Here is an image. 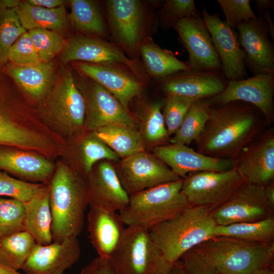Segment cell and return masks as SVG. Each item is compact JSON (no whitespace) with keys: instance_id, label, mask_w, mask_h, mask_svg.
<instances>
[{"instance_id":"cell-1","label":"cell","mask_w":274,"mask_h":274,"mask_svg":"<svg viewBox=\"0 0 274 274\" xmlns=\"http://www.w3.org/2000/svg\"><path fill=\"white\" fill-rule=\"evenodd\" d=\"M265 119L255 106L241 101L210 106V117L195 142L198 152L234 160L262 132Z\"/></svg>"},{"instance_id":"cell-2","label":"cell","mask_w":274,"mask_h":274,"mask_svg":"<svg viewBox=\"0 0 274 274\" xmlns=\"http://www.w3.org/2000/svg\"><path fill=\"white\" fill-rule=\"evenodd\" d=\"M49 187L53 241L77 237L82 230L89 204L86 179L62 163L55 170Z\"/></svg>"},{"instance_id":"cell-3","label":"cell","mask_w":274,"mask_h":274,"mask_svg":"<svg viewBox=\"0 0 274 274\" xmlns=\"http://www.w3.org/2000/svg\"><path fill=\"white\" fill-rule=\"evenodd\" d=\"M217 225L208 209L190 206L149 231L166 259L173 264L187 252L215 236Z\"/></svg>"},{"instance_id":"cell-4","label":"cell","mask_w":274,"mask_h":274,"mask_svg":"<svg viewBox=\"0 0 274 274\" xmlns=\"http://www.w3.org/2000/svg\"><path fill=\"white\" fill-rule=\"evenodd\" d=\"M219 274H257L273 267L274 242L215 236L192 249Z\"/></svg>"},{"instance_id":"cell-5","label":"cell","mask_w":274,"mask_h":274,"mask_svg":"<svg viewBox=\"0 0 274 274\" xmlns=\"http://www.w3.org/2000/svg\"><path fill=\"white\" fill-rule=\"evenodd\" d=\"M182 184L180 179L129 195L127 206L119 211L124 224L149 230L176 216L190 206Z\"/></svg>"},{"instance_id":"cell-6","label":"cell","mask_w":274,"mask_h":274,"mask_svg":"<svg viewBox=\"0 0 274 274\" xmlns=\"http://www.w3.org/2000/svg\"><path fill=\"white\" fill-rule=\"evenodd\" d=\"M106 14L113 43L138 61L142 42L157 26L156 16L146 3L139 0L107 1Z\"/></svg>"},{"instance_id":"cell-7","label":"cell","mask_w":274,"mask_h":274,"mask_svg":"<svg viewBox=\"0 0 274 274\" xmlns=\"http://www.w3.org/2000/svg\"><path fill=\"white\" fill-rule=\"evenodd\" d=\"M110 259L117 274H167L173 265L149 230L133 226L125 227Z\"/></svg>"},{"instance_id":"cell-8","label":"cell","mask_w":274,"mask_h":274,"mask_svg":"<svg viewBox=\"0 0 274 274\" xmlns=\"http://www.w3.org/2000/svg\"><path fill=\"white\" fill-rule=\"evenodd\" d=\"M245 182L236 169L200 172L182 179L181 192L190 206L203 207L211 212L225 202Z\"/></svg>"},{"instance_id":"cell-9","label":"cell","mask_w":274,"mask_h":274,"mask_svg":"<svg viewBox=\"0 0 274 274\" xmlns=\"http://www.w3.org/2000/svg\"><path fill=\"white\" fill-rule=\"evenodd\" d=\"M75 80L85 101L86 129L94 131L112 124L135 128L132 116L106 88L86 76Z\"/></svg>"},{"instance_id":"cell-10","label":"cell","mask_w":274,"mask_h":274,"mask_svg":"<svg viewBox=\"0 0 274 274\" xmlns=\"http://www.w3.org/2000/svg\"><path fill=\"white\" fill-rule=\"evenodd\" d=\"M64 63L73 61L119 65L130 71L143 82L145 71L138 61L129 58L113 43L96 37L80 35L70 39L64 47L61 56Z\"/></svg>"},{"instance_id":"cell-11","label":"cell","mask_w":274,"mask_h":274,"mask_svg":"<svg viewBox=\"0 0 274 274\" xmlns=\"http://www.w3.org/2000/svg\"><path fill=\"white\" fill-rule=\"evenodd\" d=\"M114 166L129 195L181 179L154 154L146 151L122 158Z\"/></svg>"},{"instance_id":"cell-12","label":"cell","mask_w":274,"mask_h":274,"mask_svg":"<svg viewBox=\"0 0 274 274\" xmlns=\"http://www.w3.org/2000/svg\"><path fill=\"white\" fill-rule=\"evenodd\" d=\"M264 186L244 182L223 204L210 212L217 225L255 222L273 215Z\"/></svg>"},{"instance_id":"cell-13","label":"cell","mask_w":274,"mask_h":274,"mask_svg":"<svg viewBox=\"0 0 274 274\" xmlns=\"http://www.w3.org/2000/svg\"><path fill=\"white\" fill-rule=\"evenodd\" d=\"M274 75L259 74L247 79L227 81L224 90L212 97L206 98L210 106L241 101L252 105L264 116L265 123L274 120Z\"/></svg>"},{"instance_id":"cell-14","label":"cell","mask_w":274,"mask_h":274,"mask_svg":"<svg viewBox=\"0 0 274 274\" xmlns=\"http://www.w3.org/2000/svg\"><path fill=\"white\" fill-rule=\"evenodd\" d=\"M49 114L55 124L68 135L79 134L84 128L85 104L70 71L53 89L48 102Z\"/></svg>"},{"instance_id":"cell-15","label":"cell","mask_w":274,"mask_h":274,"mask_svg":"<svg viewBox=\"0 0 274 274\" xmlns=\"http://www.w3.org/2000/svg\"><path fill=\"white\" fill-rule=\"evenodd\" d=\"M174 28L188 54L186 62L194 71L221 72L219 57L200 16L180 20Z\"/></svg>"},{"instance_id":"cell-16","label":"cell","mask_w":274,"mask_h":274,"mask_svg":"<svg viewBox=\"0 0 274 274\" xmlns=\"http://www.w3.org/2000/svg\"><path fill=\"white\" fill-rule=\"evenodd\" d=\"M202 19L219 57L225 78L227 81L245 79L247 76L246 54L237 33L220 19L218 14H210L204 6Z\"/></svg>"},{"instance_id":"cell-17","label":"cell","mask_w":274,"mask_h":274,"mask_svg":"<svg viewBox=\"0 0 274 274\" xmlns=\"http://www.w3.org/2000/svg\"><path fill=\"white\" fill-rule=\"evenodd\" d=\"M234 167L245 182L265 186L274 180V129L262 132L234 159Z\"/></svg>"},{"instance_id":"cell-18","label":"cell","mask_w":274,"mask_h":274,"mask_svg":"<svg viewBox=\"0 0 274 274\" xmlns=\"http://www.w3.org/2000/svg\"><path fill=\"white\" fill-rule=\"evenodd\" d=\"M237 29L246 54V67L254 75H274V48L261 16L241 23Z\"/></svg>"},{"instance_id":"cell-19","label":"cell","mask_w":274,"mask_h":274,"mask_svg":"<svg viewBox=\"0 0 274 274\" xmlns=\"http://www.w3.org/2000/svg\"><path fill=\"white\" fill-rule=\"evenodd\" d=\"M152 153L181 179L200 172H222L234 167V160L214 158L187 145L170 144L152 148Z\"/></svg>"},{"instance_id":"cell-20","label":"cell","mask_w":274,"mask_h":274,"mask_svg":"<svg viewBox=\"0 0 274 274\" xmlns=\"http://www.w3.org/2000/svg\"><path fill=\"white\" fill-rule=\"evenodd\" d=\"M76 66L109 91L128 112L130 102L142 92L143 82L122 66L83 62L76 63Z\"/></svg>"},{"instance_id":"cell-21","label":"cell","mask_w":274,"mask_h":274,"mask_svg":"<svg viewBox=\"0 0 274 274\" xmlns=\"http://www.w3.org/2000/svg\"><path fill=\"white\" fill-rule=\"evenodd\" d=\"M86 179L90 207L117 212L127 206L129 195L124 189L111 161L104 160L98 162Z\"/></svg>"},{"instance_id":"cell-22","label":"cell","mask_w":274,"mask_h":274,"mask_svg":"<svg viewBox=\"0 0 274 274\" xmlns=\"http://www.w3.org/2000/svg\"><path fill=\"white\" fill-rule=\"evenodd\" d=\"M80 255L77 237L45 245L37 244L22 269L26 274H64L78 261Z\"/></svg>"},{"instance_id":"cell-23","label":"cell","mask_w":274,"mask_h":274,"mask_svg":"<svg viewBox=\"0 0 274 274\" xmlns=\"http://www.w3.org/2000/svg\"><path fill=\"white\" fill-rule=\"evenodd\" d=\"M222 72H200L190 69L160 79V87L166 96L177 95L205 99L216 96L226 88Z\"/></svg>"},{"instance_id":"cell-24","label":"cell","mask_w":274,"mask_h":274,"mask_svg":"<svg viewBox=\"0 0 274 274\" xmlns=\"http://www.w3.org/2000/svg\"><path fill=\"white\" fill-rule=\"evenodd\" d=\"M87 221L89 238L98 256L110 258L125 228L119 213L90 207Z\"/></svg>"},{"instance_id":"cell-25","label":"cell","mask_w":274,"mask_h":274,"mask_svg":"<svg viewBox=\"0 0 274 274\" xmlns=\"http://www.w3.org/2000/svg\"><path fill=\"white\" fill-rule=\"evenodd\" d=\"M0 169L25 179L50 181L54 166L42 156L19 150L0 149Z\"/></svg>"},{"instance_id":"cell-26","label":"cell","mask_w":274,"mask_h":274,"mask_svg":"<svg viewBox=\"0 0 274 274\" xmlns=\"http://www.w3.org/2000/svg\"><path fill=\"white\" fill-rule=\"evenodd\" d=\"M49 198V187L45 192L25 203L24 230L38 245H47L53 241Z\"/></svg>"},{"instance_id":"cell-27","label":"cell","mask_w":274,"mask_h":274,"mask_svg":"<svg viewBox=\"0 0 274 274\" xmlns=\"http://www.w3.org/2000/svg\"><path fill=\"white\" fill-rule=\"evenodd\" d=\"M139 55L145 72L151 77L159 80L189 69L185 62L178 59L171 51L161 48L151 36L142 42Z\"/></svg>"},{"instance_id":"cell-28","label":"cell","mask_w":274,"mask_h":274,"mask_svg":"<svg viewBox=\"0 0 274 274\" xmlns=\"http://www.w3.org/2000/svg\"><path fill=\"white\" fill-rule=\"evenodd\" d=\"M19 20L26 30L36 28L61 31L67 25L64 6L47 9L30 4L27 1L19 2L16 7Z\"/></svg>"},{"instance_id":"cell-29","label":"cell","mask_w":274,"mask_h":274,"mask_svg":"<svg viewBox=\"0 0 274 274\" xmlns=\"http://www.w3.org/2000/svg\"><path fill=\"white\" fill-rule=\"evenodd\" d=\"M95 131L98 138L122 159L145 151V144L136 128L112 124Z\"/></svg>"},{"instance_id":"cell-30","label":"cell","mask_w":274,"mask_h":274,"mask_svg":"<svg viewBox=\"0 0 274 274\" xmlns=\"http://www.w3.org/2000/svg\"><path fill=\"white\" fill-rule=\"evenodd\" d=\"M54 71L52 62H42L19 66L11 65L8 72L14 80L29 95L40 98L47 91Z\"/></svg>"},{"instance_id":"cell-31","label":"cell","mask_w":274,"mask_h":274,"mask_svg":"<svg viewBox=\"0 0 274 274\" xmlns=\"http://www.w3.org/2000/svg\"><path fill=\"white\" fill-rule=\"evenodd\" d=\"M68 18L75 28L84 34L103 37L108 34L106 23L97 3L90 0H71Z\"/></svg>"},{"instance_id":"cell-32","label":"cell","mask_w":274,"mask_h":274,"mask_svg":"<svg viewBox=\"0 0 274 274\" xmlns=\"http://www.w3.org/2000/svg\"><path fill=\"white\" fill-rule=\"evenodd\" d=\"M215 234L250 242H272L274 238V217L271 216L255 222L217 225Z\"/></svg>"},{"instance_id":"cell-33","label":"cell","mask_w":274,"mask_h":274,"mask_svg":"<svg viewBox=\"0 0 274 274\" xmlns=\"http://www.w3.org/2000/svg\"><path fill=\"white\" fill-rule=\"evenodd\" d=\"M210 113V106L206 98L194 102L178 129L169 138L170 144L188 146L193 141L195 142L209 119Z\"/></svg>"},{"instance_id":"cell-34","label":"cell","mask_w":274,"mask_h":274,"mask_svg":"<svg viewBox=\"0 0 274 274\" xmlns=\"http://www.w3.org/2000/svg\"><path fill=\"white\" fill-rule=\"evenodd\" d=\"M163 104V99L154 101L146 104L142 110L139 131L145 145L153 148L166 145L169 140L161 111Z\"/></svg>"},{"instance_id":"cell-35","label":"cell","mask_w":274,"mask_h":274,"mask_svg":"<svg viewBox=\"0 0 274 274\" xmlns=\"http://www.w3.org/2000/svg\"><path fill=\"white\" fill-rule=\"evenodd\" d=\"M36 245L24 230L4 236L0 238V262L16 270L22 269Z\"/></svg>"},{"instance_id":"cell-36","label":"cell","mask_w":274,"mask_h":274,"mask_svg":"<svg viewBox=\"0 0 274 274\" xmlns=\"http://www.w3.org/2000/svg\"><path fill=\"white\" fill-rule=\"evenodd\" d=\"M78 152L85 179L98 162L104 160L111 162L120 160L118 155L98 138L95 130L90 131L81 140Z\"/></svg>"},{"instance_id":"cell-37","label":"cell","mask_w":274,"mask_h":274,"mask_svg":"<svg viewBox=\"0 0 274 274\" xmlns=\"http://www.w3.org/2000/svg\"><path fill=\"white\" fill-rule=\"evenodd\" d=\"M49 185L24 181L0 171V196L19 200L26 203L45 192Z\"/></svg>"},{"instance_id":"cell-38","label":"cell","mask_w":274,"mask_h":274,"mask_svg":"<svg viewBox=\"0 0 274 274\" xmlns=\"http://www.w3.org/2000/svg\"><path fill=\"white\" fill-rule=\"evenodd\" d=\"M200 16L193 0H166L156 16L158 24L164 30L175 27L180 20Z\"/></svg>"},{"instance_id":"cell-39","label":"cell","mask_w":274,"mask_h":274,"mask_svg":"<svg viewBox=\"0 0 274 274\" xmlns=\"http://www.w3.org/2000/svg\"><path fill=\"white\" fill-rule=\"evenodd\" d=\"M25 203L0 196V238L24 230Z\"/></svg>"},{"instance_id":"cell-40","label":"cell","mask_w":274,"mask_h":274,"mask_svg":"<svg viewBox=\"0 0 274 274\" xmlns=\"http://www.w3.org/2000/svg\"><path fill=\"white\" fill-rule=\"evenodd\" d=\"M26 32L20 23L16 8L4 10L0 24V63L8 60L9 51L12 45Z\"/></svg>"},{"instance_id":"cell-41","label":"cell","mask_w":274,"mask_h":274,"mask_svg":"<svg viewBox=\"0 0 274 274\" xmlns=\"http://www.w3.org/2000/svg\"><path fill=\"white\" fill-rule=\"evenodd\" d=\"M28 32L42 62H50L65 44L64 39L55 31L36 28Z\"/></svg>"},{"instance_id":"cell-42","label":"cell","mask_w":274,"mask_h":274,"mask_svg":"<svg viewBox=\"0 0 274 274\" xmlns=\"http://www.w3.org/2000/svg\"><path fill=\"white\" fill-rule=\"evenodd\" d=\"M197 100L199 99L177 95L165 96L162 115L169 136L176 133L189 108Z\"/></svg>"},{"instance_id":"cell-43","label":"cell","mask_w":274,"mask_h":274,"mask_svg":"<svg viewBox=\"0 0 274 274\" xmlns=\"http://www.w3.org/2000/svg\"><path fill=\"white\" fill-rule=\"evenodd\" d=\"M225 17L226 23L237 29L244 22L255 19L257 16L252 10L249 0H217Z\"/></svg>"},{"instance_id":"cell-44","label":"cell","mask_w":274,"mask_h":274,"mask_svg":"<svg viewBox=\"0 0 274 274\" xmlns=\"http://www.w3.org/2000/svg\"><path fill=\"white\" fill-rule=\"evenodd\" d=\"M8 60L13 64L27 65L40 62L38 53L28 32L21 35L9 51Z\"/></svg>"},{"instance_id":"cell-45","label":"cell","mask_w":274,"mask_h":274,"mask_svg":"<svg viewBox=\"0 0 274 274\" xmlns=\"http://www.w3.org/2000/svg\"><path fill=\"white\" fill-rule=\"evenodd\" d=\"M23 127L0 108V145L19 146L24 136Z\"/></svg>"},{"instance_id":"cell-46","label":"cell","mask_w":274,"mask_h":274,"mask_svg":"<svg viewBox=\"0 0 274 274\" xmlns=\"http://www.w3.org/2000/svg\"><path fill=\"white\" fill-rule=\"evenodd\" d=\"M180 260L190 274H219L212 265L192 249L183 255Z\"/></svg>"},{"instance_id":"cell-47","label":"cell","mask_w":274,"mask_h":274,"mask_svg":"<svg viewBox=\"0 0 274 274\" xmlns=\"http://www.w3.org/2000/svg\"><path fill=\"white\" fill-rule=\"evenodd\" d=\"M80 274H117L110 258L98 256L84 266Z\"/></svg>"},{"instance_id":"cell-48","label":"cell","mask_w":274,"mask_h":274,"mask_svg":"<svg viewBox=\"0 0 274 274\" xmlns=\"http://www.w3.org/2000/svg\"><path fill=\"white\" fill-rule=\"evenodd\" d=\"M27 2L33 6L47 9L56 8L63 6L64 3L61 0H28Z\"/></svg>"},{"instance_id":"cell-49","label":"cell","mask_w":274,"mask_h":274,"mask_svg":"<svg viewBox=\"0 0 274 274\" xmlns=\"http://www.w3.org/2000/svg\"><path fill=\"white\" fill-rule=\"evenodd\" d=\"M273 0H256L255 9L258 14V16H260L265 11L273 10Z\"/></svg>"},{"instance_id":"cell-50","label":"cell","mask_w":274,"mask_h":274,"mask_svg":"<svg viewBox=\"0 0 274 274\" xmlns=\"http://www.w3.org/2000/svg\"><path fill=\"white\" fill-rule=\"evenodd\" d=\"M267 27L269 36L274 42V23L270 11H265L260 15Z\"/></svg>"},{"instance_id":"cell-51","label":"cell","mask_w":274,"mask_h":274,"mask_svg":"<svg viewBox=\"0 0 274 274\" xmlns=\"http://www.w3.org/2000/svg\"><path fill=\"white\" fill-rule=\"evenodd\" d=\"M167 274H190L182 262L179 260L174 263Z\"/></svg>"},{"instance_id":"cell-52","label":"cell","mask_w":274,"mask_h":274,"mask_svg":"<svg viewBox=\"0 0 274 274\" xmlns=\"http://www.w3.org/2000/svg\"><path fill=\"white\" fill-rule=\"evenodd\" d=\"M265 194L270 206L274 208V183L272 182L264 186Z\"/></svg>"},{"instance_id":"cell-53","label":"cell","mask_w":274,"mask_h":274,"mask_svg":"<svg viewBox=\"0 0 274 274\" xmlns=\"http://www.w3.org/2000/svg\"><path fill=\"white\" fill-rule=\"evenodd\" d=\"M0 274H26L21 273L0 262Z\"/></svg>"},{"instance_id":"cell-54","label":"cell","mask_w":274,"mask_h":274,"mask_svg":"<svg viewBox=\"0 0 274 274\" xmlns=\"http://www.w3.org/2000/svg\"><path fill=\"white\" fill-rule=\"evenodd\" d=\"M257 274H274L273 267H269L263 269L258 272Z\"/></svg>"},{"instance_id":"cell-55","label":"cell","mask_w":274,"mask_h":274,"mask_svg":"<svg viewBox=\"0 0 274 274\" xmlns=\"http://www.w3.org/2000/svg\"><path fill=\"white\" fill-rule=\"evenodd\" d=\"M5 9V8L3 6V5L0 3V24L1 23L2 19L3 12Z\"/></svg>"}]
</instances>
